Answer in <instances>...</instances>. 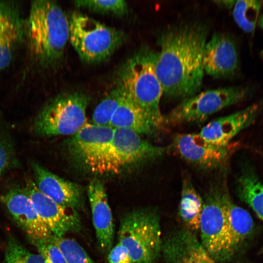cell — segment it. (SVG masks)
Segmentation results:
<instances>
[{"label":"cell","mask_w":263,"mask_h":263,"mask_svg":"<svg viewBox=\"0 0 263 263\" xmlns=\"http://www.w3.org/2000/svg\"><path fill=\"white\" fill-rule=\"evenodd\" d=\"M208 35L207 25L199 22L171 26L159 34L155 71L165 97L183 100L199 93Z\"/></svg>","instance_id":"obj_1"},{"label":"cell","mask_w":263,"mask_h":263,"mask_svg":"<svg viewBox=\"0 0 263 263\" xmlns=\"http://www.w3.org/2000/svg\"><path fill=\"white\" fill-rule=\"evenodd\" d=\"M32 59L42 68H54L61 60L69 39V22L54 1L32 2L25 33Z\"/></svg>","instance_id":"obj_2"},{"label":"cell","mask_w":263,"mask_h":263,"mask_svg":"<svg viewBox=\"0 0 263 263\" xmlns=\"http://www.w3.org/2000/svg\"><path fill=\"white\" fill-rule=\"evenodd\" d=\"M157 56V51L148 47L140 49L122 67L117 86L158 130L165 123L160 107L163 90L155 71Z\"/></svg>","instance_id":"obj_3"},{"label":"cell","mask_w":263,"mask_h":263,"mask_svg":"<svg viewBox=\"0 0 263 263\" xmlns=\"http://www.w3.org/2000/svg\"><path fill=\"white\" fill-rule=\"evenodd\" d=\"M69 39L80 58L95 63L108 58L125 41V34L83 14L69 19Z\"/></svg>","instance_id":"obj_4"},{"label":"cell","mask_w":263,"mask_h":263,"mask_svg":"<svg viewBox=\"0 0 263 263\" xmlns=\"http://www.w3.org/2000/svg\"><path fill=\"white\" fill-rule=\"evenodd\" d=\"M118 241L133 263H153L162 248L158 216L147 209L129 212L121 219Z\"/></svg>","instance_id":"obj_5"},{"label":"cell","mask_w":263,"mask_h":263,"mask_svg":"<svg viewBox=\"0 0 263 263\" xmlns=\"http://www.w3.org/2000/svg\"><path fill=\"white\" fill-rule=\"evenodd\" d=\"M89 98L79 92L61 94L48 101L36 115L33 130L38 135H74L87 122Z\"/></svg>","instance_id":"obj_6"},{"label":"cell","mask_w":263,"mask_h":263,"mask_svg":"<svg viewBox=\"0 0 263 263\" xmlns=\"http://www.w3.org/2000/svg\"><path fill=\"white\" fill-rule=\"evenodd\" d=\"M250 89L230 86L207 90L182 100L167 115L165 124L179 125L204 121L212 114L244 99Z\"/></svg>","instance_id":"obj_7"},{"label":"cell","mask_w":263,"mask_h":263,"mask_svg":"<svg viewBox=\"0 0 263 263\" xmlns=\"http://www.w3.org/2000/svg\"><path fill=\"white\" fill-rule=\"evenodd\" d=\"M107 161V173H117L124 168L138 166L159 159L170 146H157L144 139L137 132L114 129Z\"/></svg>","instance_id":"obj_8"},{"label":"cell","mask_w":263,"mask_h":263,"mask_svg":"<svg viewBox=\"0 0 263 263\" xmlns=\"http://www.w3.org/2000/svg\"><path fill=\"white\" fill-rule=\"evenodd\" d=\"M114 129L87 123L73 135L69 148L73 155L87 169L107 173L108 153Z\"/></svg>","instance_id":"obj_9"},{"label":"cell","mask_w":263,"mask_h":263,"mask_svg":"<svg viewBox=\"0 0 263 263\" xmlns=\"http://www.w3.org/2000/svg\"><path fill=\"white\" fill-rule=\"evenodd\" d=\"M229 195L225 186L214 187L204 201L199 229L201 244L215 261L222 260Z\"/></svg>","instance_id":"obj_10"},{"label":"cell","mask_w":263,"mask_h":263,"mask_svg":"<svg viewBox=\"0 0 263 263\" xmlns=\"http://www.w3.org/2000/svg\"><path fill=\"white\" fill-rule=\"evenodd\" d=\"M38 216L52 236L63 237L69 232L79 229L80 222L76 210H69L41 192L33 180L27 179L24 188Z\"/></svg>","instance_id":"obj_11"},{"label":"cell","mask_w":263,"mask_h":263,"mask_svg":"<svg viewBox=\"0 0 263 263\" xmlns=\"http://www.w3.org/2000/svg\"><path fill=\"white\" fill-rule=\"evenodd\" d=\"M170 148L188 163L203 169L218 168L225 164L230 154V147H219L204 140L198 133L176 135Z\"/></svg>","instance_id":"obj_12"},{"label":"cell","mask_w":263,"mask_h":263,"mask_svg":"<svg viewBox=\"0 0 263 263\" xmlns=\"http://www.w3.org/2000/svg\"><path fill=\"white\" fill-rule=\"evenodd\" d=\"M205 74L214 78L234 76L239 67L237 45L229 36L215 33L207 39L203 59Z\"/></svg>","instance_id":"obj_13"},{"label":"cell","mask_w":263,"mask_h":263,"mask_svg":"<svg viewBox=\"0 0 263 263\" xmlns=\"http://www.w3.org/2000/svg\"><path fill=\"white\" fill-rule=\"evenodd\" d=\"M0 200L31 242L51 237V232L37 214L24 188H12L0 197Z\"/></svg>","instance_id":"obj_14"},{"label":"cell","mask_w":263,"mask_h":263,"mask_svg":"<svg viewBox=\"0 0 263 263\" xmlns=\"http://www.w3.org/2000/svg\"><path fill=\"white\" fill-rule=\"evenodd\" d=\"M34 182L37 188L59 205L75 210L83 204L81 188L48 170L39 164H31Z\"/></svg>","instance_id":"obj_15"},{"label":"cell","mask_w":263,"mask_h":263,"mask_svg":"<svg viewBox=\"0 0 263 263\" xmlns=\"http://www.w3.org/2000/svg\"><path fill=\"white\" fill-rule=\"evenodd\" d=\"M261 110L257 104L229 115L215 119L205 126L198 134L207 142L226 147L242 130L251 125Z\"/></svg>","instance_id":"obj_16"},{"label":"cell","mask_w":263,"mask_h":263,"mask_svg":"<svg viewBox=\"0 0 263 263\" xmlns=\"http://www.w3.org/2000/svg\"><path fill=\"white\" fill-rule=\"evenodd\" d=\"M87 191L98 247L102 252L108 253L113 247L114 226L104 185L94 179Z\"/></svg>","instance_id":"obj_17"},{"label":"cell","mask_w":263,"mask_h":263,"mask_svg":"<svg viewBox=\"0 0 263 263\" xmlns=\"http://www.w3.org/2000/svg\"><path fill=\"white\" fill-rule=\"evenodd\" d=\"M24 33L25 22L18 5L0 0V71L11 64Z\"/></svg>","instance_id":"obj_18"},{"label":"cell","mask_w":263,"mask_h":263,"mask_svg":"<svg viewBox=\"0 0 263 263\" xmlns=\"http://www.w3.org/2000/svg\"><path fill=\"white\" fill-rule=\"evenodd\" d=\"M227 219L223 241L222 260L233 255L253 231V221L245 209L235 204L229 195L227 201Z\"/></svg>","instance_id":"obj_19"},{"label":"cell","mask_w":263,"mask_h":263,"mask_svg":"<svg viewBox=\"0 0 263 263\" xmlns=\"http://www.w3.org/2000/svg\"><path fill=\"white\" fill-rule=\"evenodd\" d=\"M110 127L113 129L131 130L140 135H152L158 131L123 91L121 101L112 118Z\"/></svg>","instance_id":"obj_20"},{"label":"cell","mask_w":263,"mask_h":263,"mask_svg":"<svg viewBox=\"0 0 263 263\" xmlns=\"http://www.w3.org/2000/svg\"><path fill=\"white\" fill-rule=\"evenodd\" d=\"M240 198L263 222V183L250 166L242 169L236 182ZM263 252V245L262 248Z\"/></svg>","instance_id":"obj_21"},{"label":"cell","mask_w":263,"mask_h":263,"mask_svg":"<svg viewBox=\"0 0 263 263\" xmlns=\"http://www.w3.org/2000/svg\"><path fill=\"white\" fill-rule=\"evenodd\" d=\"M204 201L191 181L183 180L179 204V215L186 226L193 231L200 229Z\"/></svg>","instance_id":"obj_22"},{"label":"cell","mask_w":263,"mask_h":263,"mask_svg":"<svg viewBox=\"0 0 263 263\" xmlns=\"http://www.w3.org/2000/svg\"><path fill=\"white\" fill-rule=\"evenodd\" d=\"M261 5L260 0H235L231 8L233 17L238 26L245 32L253 34Z\"/></svg>","instance_id":"obj_23"},{"label":"cell","mask_w":263,"mask_h":263,"mask_svg":"<svg viewBox=\"0 0 263 263\" xmlns=\"http://www.w3.org/2000/svg\"><path fill=\"white\" fill-rule=\"evenodd\" d=\"M122 95V90L117 86L112 90L95 108L92 124L110 127L112 118L121 101Z\"/></svg>","instance_id":"obj_24"},{"label":"cell","mask_w":263,"mask_h":263,"mask_svg":"<svg viewBox=\"0 0 263 263\" xmlns=\"http://www.w3.org/2000/svg\"><path fill=\"white\" fill-rule=\"evenodd\" d=\"M49 240L58 247L67 263H94L84 249L75 240L52 236Z\"/></svg>","instance_id":"obj_25"},{"label":"cell","mask_w":263,"mask_h":263,"mask_svg":"<svg viewBox=\"0 0 263 263\" xmlns=\"http://www.w3.org/2000/svg\"><path fill=\"white\" fill-rule=\"evenodd\" d=\"M2 263H46L40 254H35L14 238H8Z\"/></svg>","instance_id":"obj_26"},{"label":"cell","mask_w":263,"mask_h":263,"mask_svg":"<svg viewBox=\"0 0 263 263\" xmlns=\"http://www.w3.org/2000/svg\"><path fill=\"white\" fill-rule=\"evenodd\" d=\"M74 4L77 7L88 9L102 14L122 16L129 11L128 5L123 0H75Z\"/></svg>","instance_id":"obj_27"},{"label":"cell","mask_w":263,"mask_h":263,"mask_svg":"<svg viewBox=\"0 0 263 263\" xmlns=\"http://www.w3.org/2000/svg\"><path fill=\"white\" fill-rule=\"evenodd\" d=\"M15 154L11 137L0 122V177L15 164Z\"/></svg>","instance_id":"obj_28"},{"label":"cell","mask_w":263,"mask_h":263,"mask_svg":"<svg viewBox=\"0 0 263 263\" xmlns=\"http://www.w3.org/2000/svg\"><path fill=\"white\" fill-rule=\"evenodd\" d=\"M32 243L36 246L46 263H67L60 249L49 239L34 241Z\"/></svg>","instance_id":"obj_29"},{"label":"cell","mask_w":263,"mask_h":263,"mask_svg":"<svg viewBox=\"0 0 263 263\" xmlns=\"http://www.w3.org/2000/svg\"><path fill=\"white\" fill-rule=\"evenodd\" d=\"M186 246L188 256L192 263H217L206 251L201 243L193 240Z\"/></svg>","instance_id":"obj_30"},{"label":"cell","mask_w":263,"mask_h":263,"mask_svg":"<svg viewBox=\"0 0 263 263\" xmlns=\"http://www.w3.org/2000/svg\"><path fill=\"white\" fill-rule=\"evenodd\" d=\"M165 249L167 263H192L188 256L186 246L183 248L178 243L169 242Z\"/></svg>","instance_id":"obj_31"},{"label":"cell","mask_w":263,"mask_h":263,"mask_svg":"<svg viewBox=\"0 0 263 263\" xmlns=\"http://www.w3.org/2000/svg\"><path fill=\"white\" fill-rule=\"evenodd\" d=\"M109 263H133L126 248L119 243L108 253Z\"/></svg>","instance_id":"obj_32"},{"label":"cell","mask_w":263,"mask_h":263,"mask_svg":"<svg viewBox=\"0 0 263 263\" xmlns=\"http://www.w3.org/2000/svg\"><path fill=\"white\" fill-rule=\"evenodd\" d=\"M214 2L217 3L219 5L231 9L235 0H217L215 1Z\"/></svg>","instance_id":"obj_33"},{"label":"cell","mask_w":263,"mask_h":263,"mask_svg":"<svg viewBox=\"0 0 263 263\" xmlns=\"http://www.w3.org/2000/svg\"><path fill=\"white\" fill-rule=\"evenodd\" d=\"M259 26L263 30V14H262L259 19Z\"/></svg>","instance_id":"obj_34"}]
</instances>
